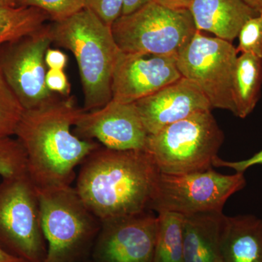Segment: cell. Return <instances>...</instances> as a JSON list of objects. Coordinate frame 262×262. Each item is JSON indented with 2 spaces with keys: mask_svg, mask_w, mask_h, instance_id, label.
<instances>
[{
  "mask_svg": "<svg viewBox=\"0 0 262 262\" xmlns=\"http://www.w3.org/2000/svg\"><path fill=\"white\" fill-rule=\"evenodd\" d=\"M82 110L70 98L25 110L15 136L27 155V173L37 188L71 185L75 170L98 144L72 130Z\"/></svg>",
  "mask_w": 262,
  "mask_h": 262,
  "instance_id": "cell-2",
  "label": "cell"
},
{
  "mask_svg": "<svg viewBox=\"0 0 262 262\" xmlns=\"http://www.w3.org/2000/svg\"><path fill=\"white\" fill-rule=\"evenodd\" d=\"M167 8L176 10H189L193 0H155Z\"/></svg>",
  "mask_w": 262,
  "mask_h": 262,
  "instance_id": "cell-30",
  "label": "cell"
},
{
  "mask_svg": "<svg viewBox=\"0 0 262 262\" xmlns=\"http://www.w3.org/2000/svg\"><path fill=\"white\" fill-rule=\"evenodd\" d=\"M20 6L34 7L47 13L53 22H58L84 9L83 0H21Z\"/></svg>",
  "mask_w": 262,
  "mask_h": 262,
  "instance_id": "cell-23",
  "label": "cell"
},
{
  "mask_svg": "<svg viewBox=\"0 0 262 262\" xmlns=\"http://www.w3.org/2000/svg\"><path fill=\"white\" fill-rule=\"evenodd\" d=\"M158 219L151 210L101 222L91 262H152Z\"/></svg>",
  "mask_w": 262,
  "mask_h": 262,
  "instance_id": "cell-11",
  "label": "cell"
},
{
  "mask_svg": "<svg viewBox=\"0 0 262 262\" xmlns=\"http://www.w3.org/2000/svg\"><path fill=\"white\" fill-rule=\"evenodd\" d=\"M37 188V187H36ZM46 262H80L91 251L101 222L69 186L37 188Z\"/></svg>",
  "mask_w": 262,
  "mask_h": 262,
  "instance_id": "cell-4",
  "label": "cell"
},
{
  "mask_svg": "<svg viewBox=\"0 0 262 262\" xmlns=\"http://www.w3.org/2000/svg\"><path fill=\"white\" fill-rule=\"evenodd\" d=\"M46 83L51 93H58L62 96L70 94V84L63 70H49L47 71Z\"/></svg>",
  "mask_w": 262,
  "mask_h": 262,
  "instance_id": "cell-26",
  "label": "cell"
},
{
  "mask_svg": "<svg viewBox=\"0 0 262 262\" xmlns=\"http://www.w3.org/2000/svg\"><path fill=\"white\" fill-rule=\"evenodd\" d=\"M24 111L0 70V138L15 136Z\"/></svg>",
  "mask_w": 262,
  "mask_h": 262,
  "instance_id": "cell-21",
  "label": "cell"
},
{
  "mask_svg": "<svg viewBox=\"0 0 262 262\" xmlns=\"http://www.w3.org/2000/svg\"><path fill=\"white\" fill-rule=\"evenodd\" d=\"M0 262H27L22 258L17 257L8 252L3 246H0Z\"/></svg>",
  "mask_w": 262,
  "mask_h": 262,
  "instance_id": "cell-31",
  "label": "cell"
},
{
  "mask_svg": "<svg viewBox=\"0 0 262 262\" xmlns=\"http://www.w3.org/2000/svg\"><path fill=\"white\" fill-rule=\"evenodd\" d=\"M0 246L27 262H46L37 188L28 173L0 182Z\"/></svg>",
  "mask_w": 262,
  "mask_h": 262,
  "instance_id": "cell-7",
  "label": "cell"
},
{
  "mask_svg": "<svg viewBox=\"0 0 262 262\" xmlns=\"http://www.w3.org/2000/svg\"><path fill=\"white\" fill-rule=\"evenodd\" d=\"M21 0H0V5L5 6L17 7L20 6Z\"/></svg>",
  "mask_w": 262,
  "mask_h": 262,
  "instance_id": "cell-33",
  "label": "cell"
},
{
  "mask_svg": "<svg viewBox=\"0 0 262 262\" xmlns=\"http://www.w3.org/2000/svg\"><path fill=\"white\" fill-rule=\"evenodd\" d=\"M237 57L232 42L196 30L176 60L182 77L201 90L212 108L234 115L233 77Z\"/></svg>",
  "mask_w": 262,
  "mask_h": 262,
  "instance_id": "cell-9",
  "label": "cell"
},
{
  "mask_svg": "<svg viewBox=\"0 0 262 262\" xmlns=\"http://www.w3.org/2000/svg\"><path fill=\"white\" fill-rule=\"evenodd\" d=\"M50 25L53 42L72 52L77 62L83 111L107 104L113 98V72L120 53L112 27L87 8Z\"/></svg>",
  "mask_w": 262,
  "mask_h": 262,
  "instance_id": "cell-3",
  "label": "cell"
},
{
  "mask_svg": "<svg viewBox=\"0 0 262 262\" xmlns=\"http://www.w3.org/2000/svg\"><path fill=\"white\" fill-rule=\"evenodd\" d=\"M262 85V59L241 53L233 77V101L236 117H247L257 104Z\"/></svg>",
  "mask_w": 262,
  "mask_h": 262,
  "instance_id": "cell-18",
  "label": "cell"
},
{
  "mask_svg": "<svg viewBox=\"0 0 262 262\" xmlns=\"http://www.w3.org/2000/svg\"><path fill=\"white\" fill-rule=\"evenodd\" d=\"M237 37V53H248L262 59V13L248 19Z\"/></svg>",
  "mask_w": 262,
  "mask_h": 262,
  "instance_id": "cell-24",
  "label": "cell"
},
{
  "mask_svg": "<svg viewBox=\"0 0 262 262\" xmlns=\"http://www.w3.org/2000/svg\"><path fill=\"white\" fill-rule=\"evenodd\" d=\"M246 185L244 173L225 175L212 168L185 174L160 173L149 209L184 215L222 212L227 200Z\"/></svg>",
  "mask_w": 262,
  "mask_h": 262,
  "instance_id": "cell-8",
  "label": "cell"
},
{
  "mask_svg": "<svg viewBox=\"0 0 262 262\" xmlns=\"http://www.w3.org/2000/svg\"><path fill=\"white\" fill-rule=\"evenodd\" d=\"M27 155L18 139L0 138V176L3 179L27 172Z\"/></svg>",
  "mask_w": 262,
  "mask_h": 262,
  "instance_id": "cell-22",
  "label": "cell"
},
{
  "mask_svg": "<svg viewBox=\"0 0 262 262\" xmlns=\"http://www.w3.org/2000/svg\"><path fill=\"white\" fill-rule=\"evenodd\" d=\"M68 57L63 52L58 49L48 48L45 56L46 67L49 70H63L67 66Z\"/></svg>",
  "mask_w": 262,
  "mask_h": 262,
  "instance_id": "cell-28",
  "label": "cell"
},
{
  "mask_svg": "<svg viewBox=\"0 0 262 262\" xmlns=\"http://www.w3.org/2000/svg\"><path fill=\"white\" fill-rule=\"evenodd\" d=\"M53 42L51 25L0 48V70L25 110L51 101L45 56Z\"/></svg>",
  "mask_w": 262,
  "mask_h": 262,
  "instance_id": "cell-10",
  "label": "cell"
},
{
  "mask_svg": "<svg viewBox=\"0 0 262 262\" xmlns=\"http://www.w3.org/2000/svg\"><path fill=\"white\" fill-rule=\"evenodd\" d=\"M224 139L211 110H204L148 136L146 150L160 173H195L212 168Z\"/></svg>",
  "mask_w": 262,
  "mask_h": 262,
  "instance_id": "cell-5",
  "label": "cell"
},
{
  "mask_svg": "<svg viewBox=\"0 0 262 262\" xmlns=\"http://www.w3.org/2000/svg\"><path fill=\"white\" fill-rule=\"evenodd\" d=\"M189 10L196 30L230 42L248 19L258 14L243 0H193Z\"/></svg>",
  "mask_w": 262,
  "mask_h": 262,
  "instance_id": "cell-15",
  "label": "cell"
},
{
  "mask_svg": "<svg viewBox=\"0 0 262 262\" xmlns=\"http://www.w3.org/2000/svg\"><path fill=\"white\" fill-rule=\"evenodd\" d=\"M222 262H262V220L253 215L224 217Z\"/></svg>",
  "mask_w": 262,
  "mask_h": 262,
  "instance_id": "cell-17",
  "label": "cell"
},
{
  "mask_svg": "<svg viewBox=\"0 0 262 262\" xmlns=\"http://www.w3.org/2000/svg\"><path fill=\"white\" fill-rule=\"evenodd\" d=\"M160 173L146 150L99 146L81 164L75 189L102 222L150 210Z\"/></svg>",
  "mask_w": 262,
  "mask_h": 262,
  "instance_id": "cell-1",
  "label": "cell"
},
{
  "mask_svg": "<svg viewBox=\"0 0 262 262\" xmlns=\"http://www.w3.org/2000/svg\"><path fill=\"white\" fill-rule=\"evenodd\" d=\"M222 212L184 215V262H222L221 235Z\"/></svg>",
  "mask_w": 262,
  "mask_h": 262,
  "instance_id": "cell-16",
  "label": "cell"
},
{
  "mask_svg": "<svg viewBox=\"0 0 262 262\" xmlns=\"http://www.w3.org/2000/svg\"><path fill=\"white\" fill-rule=\"evenodd\" d=\"M243 1L256 13H262V0H243Z\"/></svg>",
  "mask_w": 262,
  "mask_h": 262,
  "instance_id": "cell-32",
  "label": "cell"
},
{
  "mask_svg": "<svg viewBox=\"0 0 262 262\" xmlns=\"http://www.w3.org/2000/svg\"><path fill=\"white\" fill-rule=\"evenodd\" d=\"M155 0H123L122 15L130 14Z\"/></svg>",
  "mask_w": 262,
  "mask_h": 262,
  "instance_id": "cell-29",
  "label": "cell"
},
{
  "mask_svg": "<svg viewBox=\"0 0 262 262\" xmlns=\"http://www.w3.org/2000/svg\"><path fill=\"white\" fill-rule=\"evenodd\" d=\"M134 104L149 135L198 112L213 108L201 90L184 77Z\"/></svg>",
  "mask_w": 262,
  "mask_h": 262,
  "instance_id": "cell-14",
  "label": "cell"
},
{
  "mask_svg": "<svg viewBox=\"0 0 262 262\" xmlns=\"http://www.w3.org/2000/svg\"><path fill=\"white\" fill-rule=\"evenodd\" d=\"M158 213V234L152 262H184V215L173 212Z\"/></svg>",
  "mask_w": 262,
  "mask_h": 262,
  "instance_id": "cell-20",
  "label": "cell"
},
{
  "mask_svg": "<svg viewBox=\"0 0 262 262\" xmlns=\"http://www.w3.org/2000/svg\"><path fill=\"white\" fill-rule=\"evenodd\" d=\"M87 8L98 17L103 23L111 27L122 15L123 0H83Z\"/></svg>",
  "mask_w": 262,
  "mask_h": 262,
  "instance_id": "cell-25",
  "label": "cell"
},
{
  "mask_svg": "<svg viewBox=\"0 0 262 262\" xmlns=\"http://www.w3.org/2000/svg\"><path fill=\"white\" fill-rule=\"evenodd\" d=\"M112 31L123 53L177 57L196 29L189 10L171 9L152 1L121 15Z\"/></svg>",
  "mask_w": 262,
  "mask_h": 262,
  "instance_id": "cell-6",
  "label": "cell"
},
{
  "mask_svg": "<svg viewBox=\"0 0 262 262\" xmlns=\"http://www.w3.org/2000/svg\"><path fill=\"white\" fill-rule=\"evenodd\" d=\"M48 20V13L39 8L0 5V48L37 32Z\"/></svg>",
  "mask_w": 262,
  "mask_h": 262,
  "instance_id": "cell-19",
  "label": "cell"
},
{
  "mask_svg": "<svg viewBox=\"0 0 262 262\" xmlns=\"http://www.w3.org/2000/svg\"><path fill=\"white\" fill-rule=\"evenodd\" d=\"M73 132L80 139H96L114 150H146L148 133L135 104L111 100L103 107L84 112L77 118Z\"/></svg>",
  "mask_w": 262,
  "mask_h": 262,
  "instance_id": "cell-12",
  "label": "cell"
},
{
  "mask_svg": "<svg viewBox=\"0 0 262 262\" xmlns=\"http://www.w3.org/2000/svg\"><path fill=\"white\" fill-rule=\"evenodd\" d=\"M176 57L123 53L117 58L112 82V100L133 103L182 78Z\"/></svg>",
  "mask_w": 262,
  "mask_h": 262,
  "instance_id": "cell-13",
  "label": "cell"
},
{
  "mask_svg": "<svg viewBox=\"0 0 262 262\" xmlns=\"http://www.w3.org/2000/svg\"><path fill=\"white\" fill-rule=\"evenodd\" d=\"M258 165H262V150L253 155L251 158L241 160V161H225V160H221L218 157L213 161V166L227 167V168L234 169L236 173H245L248 168Z\"/></svg>",
  "mask_w": 262,
  "mask_h": 262,
  "instance_id": "cell-27",
  "label": "cell"
}]
</instances>
